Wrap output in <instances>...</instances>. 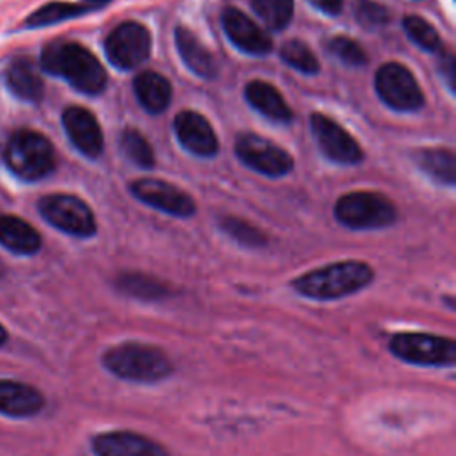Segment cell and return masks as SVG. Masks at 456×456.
Returning a JSON list of instances; mask_svg holds the SVG:
<instances>
[{"label":"cell","instance_id":"obj_2","mask_svg":"<svg viewBox=\"0 0 456 456\" xmlns=\"http://www.w3.org/2000/svg\"><path fill=\"white\" fill-rule=\"evenodd\" d=\"M102 365L112 376L132 383H159L175 372L167 353L159 346L125 340L102 354Z\"/></svg>","mask_w":456,"mask_h":456},{"label":"cell","instance_id":"obj_35","mask_svg":"<svg viewBox=\"0 0 456 456\" xmlns=\"http://www.w3.org/2000/svg\"><path fill=\"white\" fill-rule=\"evenodd\" d=\"M5 340H7V331H5V328L0 324V346H4Z\"/></svg>","mask_w":456,"mask_h":456},{"label":"cell","instance_id":"obj_8","mask_svg":"<svg viewBox=\"0 0 456 456\" xmlns=\"http://www.w3.org/2000/svg\"><path fill=\"white\" fill-rule=\"evenodd\" d=\"M37 208L52 226L64 233L75 237H91L96 233V221L91 208L77 196L50 194L39 200Z\"/></svg>","mask_w":456,"mask_h":456},{"label":"cell","instance_id":"obj_34","mask_svg":"<svg viewBox=\"0 0 456 456\" xmlns=\"http://www.w3.org/2000/svg\"><path fill=\"white\" fill-rule=\"evenodd\" d=\"M308 2L314 7H317L319 11H322L326 14H331V16L338 14L342 11V4H344V0H308Z\"/></svg>","mask_w":456,"mask_h":456},{"label":"cell","instance_id":"obj_14","mask_svg":"<svg viewBox=\"0 0 456 456\" xmlns=\"http://www.w3.org/2000/svg\"><path fill=\"white\" fill-rule=\"evenodd\" d=\"M221 23L226 37L244 53L265 55L273 48L271 36L258 27L249 16L235 7H226L221 14Z\"/></svg>","mask_w":456,"mask_h":456},{"label":"cell","instance_id":"obj_28","mask_svg":"<svg viewBox=\"0 0 456 456\" xmlns=\"http://www.w3.org/2000/svg\"><path fill=\"white\" fill-rule=\"evenodd\" d=\"M280 57L285 64L290 68L305 73V75H315L319 73V61L315 53L310 50V46L299 39H290L281 45Z\"/></svg>","mask_w":456,"mask_h":456},{"label":"cell","instance_id":"obj_27","mask_svg":"<svg viewBox=\"0 0 456 456\" xmlns=\"http://www.w3.org/2000/svg\"><path fill=\"white\" fill-rule=\"evenodd\" d=\"M121 151L123 155L134 162L137 167H144L150 169L155 164V155H153V148L148 142V139L135 128H125L121 132Z\"/></svg>","mask_w":456,"mask_h":456},{"label":"cell","instance_id":"obj_32","mask_svg":"<svg viewBox=\"0 0 456 456\" xmlns=\"http://www.w3.org/2000/svg\"><path fill=\"white\" fill-rule=\"evenodd\" d=\"M328 50L333 57L347 66H363L367 64L365 50L347 36H335L328 41Z\"/></svg>","mask_w":456,"mask_h":456},{"label":"cell","instance_id":"obj_4","mask_svg":"<svg viewBox=\"0 0 456 456\" xmlns=\"http://www.w3.org/2000/svg\"><path fill=\"white\" fill-rule=\"evenodd\" d=\"M7 167L21 180L36 182L50 175L55 167L52 142L39 132L18 130L11 135L5 151Z\"/></svg>","mask_w":456,"mask_h":456},{"label":"cell","instance_id":"obj_7","mask_svg":"<svg viewBox=\"0 0 456 456\" xmlns=\"http://www.w3.org/2000/svg\"><path fill=\"white\" fill-rule=\"evenodd\" d=\"M374 89L379 100L394 110L411 112L424 105V94L417 78L399 62H387L376 71Z\"/></svg>","mask_w":456,"mask_h":456},{"label":"cell","instance_id":"obj_1","mask_svg":"<svg viewBox=\"0 0 456 456\" xmlns=\"http://www.w3.org/2000/svg\"><path fill=\"white\" fill-rule=\"evenodd\" d=\"M374 280V271L362 260L333 262L317 269H312L290 281L292 289L308 299L335 301L353 296Z\"/></svg>","mask_w":456,"mask_h":456},{"label":"cell","instance_id":"obj_26","mask_svg":"<svg viewBox=\"0 0 456 456\" xmlns=\"http://www.w3.org/2000/svg\"><path fill=\"white\" fill-rule=\"evenodd\" d=\"M251 7L271 30H283L294 14V0H251Z\"/></svg>","mask_w":456,"mask_h":456},{"label":"cell","instance_id":"obj_30","mask_svg":"<svg viewBox=\"0 0 456 456\" xmlns=\"http://www.w3.org/2000/svg\"><path fill=\"white\" fill-rule=\"evenodd\" d=\"M403 28L410 37V41H413L419 48L426 52H435L440 48V37L436 28L422 16H417V14L404 16Z\"/></svg>","mask_w":456,"mask_h":456},{"label":"cell","instance_id":"obj_5","mask_svg":"<svg viewBox=\"0 0 456 456\" xmlns=\"http://www.w3.org/2000/svg\"><path fill=\"white\" fill-rule=\"evenodd\" d=\"M388 351L401 362L419 367H452L456 363V342L451 337L401 331L390 337Z\"/></svg>","mask_w":456,"mask_h":456},{"label":"cell","instance_id":"obj_19","mask_svg":"<svg viewBox=\"0 0 456 456\" xmlns=\"http://www.w3.org/2000/svg\"><path fill=\"white\" fill-rule=\"evenodd\" d=\"M244 96L248 103L258 110L262 116L274 121H290L292 110L280 94V91L264 80H251L244 87Z\"/></svg>","mask_w":456,"mask_h":456},{"label":"cell","instance_id":"obj_6","mask_svg":"<svg viewBox=\"0 0 456 456\" xmlns=\"http://www.w3.org/2000/svg\"><path fill=\"white\" fill-rule=\"evenodd\" d=\"M333 214L340 224L351 230L385 228L397 217V210L387 196L369 191H353L340 196Z\"/></svg>","mask_w":456,"mask_h":456},{"label":"cell","instance_id":"obj_21","mask_svg":"<svg viewBox=\"0 0 456 456\" xmlns=\"http://www.w3.org/2000/svg\"><path fill=\"white\" fill-rule=\"evenodd\" d=\"M0 244L16 255H34L41 248V237L21 217L0 216Z\"/></svg>","mask_w":456,"mask_h":456},{"label":"cell","instance_id":"obj_3","mask_svg":"<svg viewBox=\"0 0 456 456\" xmlns=\"http://www.w3.org/2000/svg\"><path fill=\"white\" fill-rule=\"evenodd\" d=\"M41 66L84 94H100L107 86V73L100 61L86 46L73 41L46 45L41 53Z\"/></svg>","mask_w":456,"mask_h":456},{"label":"cell","instance_id":"obj_18","mask_svg":"<svg viewBox=\"0 0 456 456\" xmlns=\"http://www.w3.org/2000/svg\"><path fill=\"white\" fill-rule=\"evenodd\" d=\"M175 43L182 61L194 75L205 80H214L217 77V66L214 57L189 28L178 25L175 28Z\"/></svg>","mask_w":456,"mask_h":456},{"label":"cell","instance_id":"obj_15","mask_svg":"<svg viewBox=\"0 0 456 456\" xmlns=\"http://www.w3.org/2000/svg\"><path fill=\"white\" fill-rule=\"evenodd\" d=\"M62 126L73 146L86 157L96 159L103 151V134L93 112L71 105L62 112Z\"/></svg>","mask_w":456,"mask_h":456},{"label":"cell","instance_id":"obj_12","mask_svg":"<svg viewBox=\"0 0 456 456\" xmlns=\"http://www.w3.org/2000/svg\"><path fill=\"white\" fill-rule=\"evenodd\" d=\"M310 126L315 135V141L321 151L337 164L353 166L363 159L360 144L353 139V135L344 130L337 121L331 118L314 112L310 116Z\"/></svg>","mask_w":456,"mask_h":456},{"label":"cell","instance_id":"obj_13","mask_svg":"<svg viewBox=\"0 0 456 456\" xmlns=\"http://www.w3.org/2000/svg\"><path fill=\"white\" fill-rule=\"evenodd\" d=\"M91 449L94 456H169L160 442L130 429L98 433L91 438Z\"/></svg>","mask_w":456,"mask_h":456},{"label":"cell","instance_id":"obj_31","mask_svg":"<svg viewBox=\"0 0 456 456\" xmlns=\"http://www.w3.org/2000/svg\"><path fill=\"white\" fill-rule=\"evenodd\" d=\"M353 12H354L358 23L369 30L385 27L392 18L387 5H383L376 0H354Z\"/></svg>","mask_w":456,"mask_h":456},{"label":"cell","instance_id":"obj_17","mask_svg":"<svg viewBox=\"0 0 456 456\" xmlns=\"http://www.w3.org/2000/svg\"><path fill=\"white\" fill-rule=\"evenodd\" d=\"M45 406L43 394L20 381L0 379V413L7 417H34Z\"/></svg>","mask_w":456,"mask_h":456},{"label":"cell","instance_id":"obj_10","mask_svg":"<svg viewBox=\"0 0 456 456\" xmlns=\"http://www.w3.org/2000/svg\"><path fill=\"white\" fill-rule=\"evenodd\" d=\"M103 46L110 64L119 69H134L150 57L151 37L144 25L123 21L109 32Z\"/></svg>","mask_w":456,"mask_h":456},{"label":"cell","instance_id":"obj_25","mask_svg":"<svg viewBox=\"0 0 456 456\" xmlns=\"http://www.w3.org/2000/svg\"><path fill=\"white\" fill-rule=\"evenodd\" d=\"M91 5H78V4H64V2H52L39 7L27 18V27H46L64 20H71L77 16L86 14Z\"/></svg>","mask_w":456,"mask_h":456},{"label":"cell","instance_id":"obj_20","mask_svg":"<svg viewBox=\"0 0 456 456\" xmlns=\"http://www.w3.org/2000/svg\"><path fill=\"white\" fill-rule=\"evenodd\" d=\"M5 84L9 91L23 102L37 103L43 98V80L28 59H14L9 64L5 71Z\"/></svg>","mask_w":456,"mask_h":456},{"label":"cell","instance_id":"obj_22","mask_svg":"<svg viewBox=\"0 0 456 456\" xmlns=\"http://www.w3.org/2000/svg\"><path fill=\"white\" fill-rule=\"evenodd\" d=\"M135 96L150 114L164 112L171 102V84L157 71H142L134 78Z\"/></svg>","mask_w":456,"mask_h":456},{"label":"cell","instance_id":"obj_23","mask_svg":"<svg viewBox=\"0 0 456 456\" xmlns=\"http://www.w3.org/2000/svg\"><path fill=\"white\" fill-rule=\"evenodd\" d=\"M116 289L130 297L141 301H160L169 296V287L155 276L144 273H121L116 278Z\"/></svg>","mask_w":456,"mask_h":456},{"label":"cell","instance_id":"obj_11","mask_svg":"<svg viewBox=\"0 0 456 456\" xmlns=\"http://www.w3.org/2000/svg\"><path fill=\"white\" fill-rule=\"evenodd\" d=\"M130 192L151 208L175 217H191L196 212L194 200L176 185L159 178H139L128 185Z\"/></svg>","mask_w":456,"mask_h":456},{"label":"cell","instance_id":"obj_24","mask_svg":"<svg viewBox=\"0 0 456 456\" xmlns=\"http://www.w3.org/2000/svg\"><path fill=\"white\" fill-rule=\"evenodd\" d=\"M417 166L442 185L452 187L456 183V157L445 148L422 150L415 157Z\"/></svg>","mask_w":456,"mask_h":456},{"label":"cell","instance_id":"obj_29","mask_svg":"<svg viewBox=\"0 0 456 456\" xmlns=\"http://www.w3.org/2000/svg\"><path fill=\"white\" fill-rule=\"evenodd\" d=\"M219 228L228 237H232L235 242H239L240 246H246V248H260L267 242V237L262 230H258L256 226L249 224L248 221L233 217V216L221 217Z\"/></svg>","mask_w":456,"mask_h":456},{"label":"cell","instance_id":"obj_16","mask_svg":"<svg viewBox=\"0 0 456 456\" xmlns=\"http://www.w3.org/2000/svg\"><path fill=\"white\" fill-rule=\"evenodd\" d=\"M173 128L187 151L198 157H214L217 153V135L205 116L194 110H182L175 116Z\"/></svg>","mask_w":456,"mask_h":456},{"label":"cell","instance_id":"obj_9","mask_svg":"<svg viewBox=\"0 0 456 456\" xmlns=\"http://www.w3.org/2000/svg\"><path fill=\"white\" fill-rule=\"evenodd\" d=\"M235 155L249 169L271 178L285 176L294 167V160L287 150L258 134L239 135Z\"/></svg>","mask_w":456,"mask_h":456},{"label":"cell","instance_id":"obj_36","mask_svg":"<svg viewBox=\"0 0 456 456\" xmlns=\"http://www.w3.org/2000/svg\"><path fill=\"white\" fill-rule=\"evenodd\" d=\"M86 2H89L91 5H98V4H105V2H109V0H86Z\"/></svg>","mask_w":456,"mask_h":456},{"label":"cell","instance_id":"obj_33","mask_svg":"<svg viewBox=\"0 0 456 456\" xmlns=\"http://www.w3.org/2000/svg\"><path fill=\"white\" fill-rule=\"evenodd\" d=\"M440 73H442V78L445 80L447 87L451 93H454V80H456V71H454V57L452 53L445 52L442 53L440 57Z\"/></svg>","mask_w":456,"mask_h":456}]
</instances>
